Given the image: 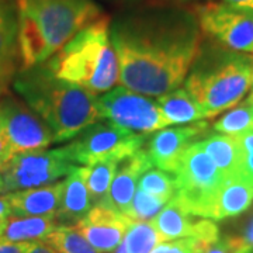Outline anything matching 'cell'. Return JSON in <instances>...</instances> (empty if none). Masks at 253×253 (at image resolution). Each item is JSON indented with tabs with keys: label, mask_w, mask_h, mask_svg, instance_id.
<instances>
[{
	"label": "cell",
	"mask_w": 253,
	"mask_h": 253,
	"mask_svg": "<svg viewBox=\"0 0 253 253\" xmlns=\"http://www.w3.org/2000/svg\"><path fill=\"white\" fill-rule=\"evenodd\" d=\"M75 166L62 146L52 151L16 154L1 166L4 191L13 193L52 184L58 179L68 176Z\"/></svg>",
	"instance_id": "cell-10"
},
{
	"label": "cell",
	"mask_w": 253,
	"mask_h": 253,
	"mask_svg": "<svg viewBox=\"0 0 253 253\" xmlns=\"http://www.w3.org/2000/svg\"><path fill=\"white\" fill-rule=\"evenodd\" d=\"M168 203H169L168 200L155 197L152 194H148L142 190L136 189L126 217L134 221H151Z\"/></svg>",
	"instance_id": "cell-28"
},
{
	"label": "cell",
	"mask_w": 253,
	"mask_h": 253,
	"mask_svg": "<svg viewBox=\"0 0 253 253\" xmlns=\"http://www.w3.org/2000/svg\"><path fill=\"white\" fill-rule=\"evenodd\" d=\"M235 136L244 155H253V129Z\"/></svg>",
	"instance_id": "cell-31"
},
{
	"label": "cell",
	"mask_w": 253,
	"mask_h": 253,
	"mask_svg": "<svg viewBox=\"0 0 253 253\" xmlns=\"http://www.w3.org/2000/svg\"><path fill=\"white\" fill-rule=\"evenodd\" d=\"M10 217H11V212H10L9 203L6 197H0V236L9 224Z\"/></svg>",
	"instance_id": "cell-32"
},
{
	"label": "cell",
	"mask_w": 253,
	"mask_h": 253,
	"mask_svg": "<svg viewBox=\"0 0 253 253\" xmlns=\"http://www.w3.org/2000/svg\"><path fill=\"white\" fill-rule=\"evenodd\" d=\"M251 106H252V107H253V104H251Z\"/></svg>",
	"instance_id": "cell-46"
},
{
	"label": "cell",
	"mask_w": 253,
	"mask_h": 253,
	"mask_svg": "<svg viewBox=\"0 0 253 253\" xmlns=\"http://www.w3.org/2000/svg\"><path fill=\"white\" fill-rule=\"evenodd\" d=\"M0 134L16 154L45 151L54 134L36 111L13 96L0 97Z\"/></svg>",
	"instance_id": "cell-11"
},
{
	"label": "cell",
	"mask_w": 253,
	"mask_h": 253,
	"mask_svg": "<svg viewBox=\"0 0 253 253\" xmlns=\"http://www.w3.org/2000/svg\"><path fill=\"white\" fill-rule=\"evenodd\" d=\"M93 207L86 184V166H75L63 180L59 207L55 212L58 226H75Z\"/></svg>",
	"instance_id": "cell-16"
},
{
	"label": "cell",
	"mask_w": 253,
	"mask_h": 253,
	"mask_svg": "<svg viewBox=\"0 0 253 253\" xmlns=\"http://www.w3.org/2000/svg\"><path fill=\"white\" fill-rule=\"evenodd\" d=\"M151 222L165 242L183 238H197L212 244L221 238L215 221L191 215L177 204L174 197L158 212L156 217L151 219Z\"/></svg>",
	"instance_id": "cell-14"
},
{
	"label": "cell",
	"mask_w": 253,
	"mask_h": 253,
	"mask_svg": "<svg viewBox=\"0 0 253 253\" xmlns=\"http://www.w3.org/2000/svg\"><path fill=\"white\" fill-rule=\"evenodd\" d=\"M244 170L253 176V155H244Z\"/></svg>",
	"instance_id": "cell-37"
},
{
	"label": "cell",
	"mask_w": 253,
	"mask_h": 253,
	"mask_svg": "<svg viewBox=\"0 0 253 253\" xmlns=\"http://www.w3.org/2000/svg\"><path fill=\"white\" fill-rule=\"evenodd\" d=\"M26 253H58L55 251L54 248H51L49 245L45 244V242H31L28 249L26 251Z\"/></svg>",
	"instance_id": "cell-34"
},
{
	"label": "cell",
	"mask_w": 253,
	"mask_h": 253,
	"mask_svg": "<svg viewBox=\"0 0 253 253\" xmlns=\"http://www.w3.org/2000/svg\"><path fill=\"white\" fill-rule=\"evenodd\" d=\"M114 4H120V6H129V7H135L136 4H139L142 0H106Z\"/></svg>",
	"instance_id": "cell-38"
},
{
	"label": "cell",
	"mask_w": 253,
	"mask_h": 253,
	"mask_svg": "<svg viewBox=\"0 0 253 253\" xmlns=\"http://www.w3.org/2000/svg\"><path fill=\"white\" fill-rule=\"evenodd\" d=\"M203 36L229 51L253 52V11L206 1L194 7Z\"/></svg>",
	"instance_id": "cell-9"
},
{
	"label": "cell",
	"mask_w": 253,
	"mask_h": 253,
	"mask_svg": "<svg viewBox=\"0 0 253 253\" xmlns=\"http://www.w3.org/2000/svg\"><path fill=\"white\" fill-rule=\"evenodd\" d=\"M174 180L177 204L194 217L212 219L218 193L226 177L199 142L191 145L183 155Z\"/></svg>",
	"instance_id": "cell-6"
},
{
	"label": "cell",
	"mask_w": 253,
	"mask_h": 253,
	"mask_svg": "<svg viewBox=\"0 0 253 253\" xmlns=\"http://www.w3.org/2000/svg\"><path fill=\"white\" fill-rule=\"evenodd\" d=\"M63 181L36 189L18 190L6 196L11 217H41L55 214L61 203Z\"/></svg>",
	"instance_id": "cell-17"
},
{
	"label": "cell",
	"mask_w": 253,
	"mask_h": 253,
	"mask_svg": "<svg viewBox=\"0 0 253 253\" xmlns=\"http://www.w3.org/2000/svg\"><path fill=\"white\" fill-rule=\"evenodd\" d=\"M55 214L41 217H10L0 236L3 242H38L44 241L56 228Z\"/></svg>",
	"instance_id": "cell-22"
},
{
	"label": "cell",
	"mask_w": 253,
	"mask_h": 253,
	"mask_svg": "<svg viewBox=\"0 0 253 253\" xmlns=\"http://www.w3.org/2000/svg\"><path fill=\"white\" fill-rule=\"evenodd\" d=\"M207 132L208 124L206 121L177 128H163L151 136L145 151L154 166L174 174L186 151L193 144L208 136Z\"/></svg>",
	"instance_id": "cell-12"
},
{
	"label": "cell",
	"mask_w": 253,
	"mask_h": 253,
	"mask_svg": "<svg viewBox=\"0 0 253 253\" xmlns=\"http://www.w3.org/2000/svg\"><path fill=\"white\" fill-rule=\"evenodd\" d=\"M138 190L170 201L176 194V180L172 173L165 172L161 169H149L139 179Z\"/></svg>",
	"instance_id": "cell-27"
},
{
	"label": "cell",
	"mask_w": 253,
	"mask_h": 253,
	"mask_svg": "<svg viewBox=\"0 0 253 253\" xmlns=\"http://www.w3.org/2000/svg\"><path fill=\"white\" fill-rule=\"evenodd\" d=\"M145 136L129 132L109 121L94 123L62 146L76 166H93L103 161H124L142 149Z\"/></svg>",
	"instance_id": "cell-7"
},
{
	"label": "cell",
	"mask_w": 253,
	"mask_h": 253,
	"mask_svg": "<svg viewBox=\"0 0 253 253\" xmlns=\"http://www.w3.org/2000/svg\"><path fill=\"white\" fill-rule=\"evenodd\" d=\"M246 249H253L245 244L241 236H226L219 238L217 242L206 246L203 253H242Z\"/></svg>",
	"instance_id": "cell-29"
},
{
	"label": "cell",
	"mask_w": 253,
	"mask_h": 253,
	"mask_svg": "<svg viewBox=\"0 0 253 253\" xmlns=\"http://www.w3.org/2000/svg\"><path fill=\"white\" fill-rule=\"evenodd\" d=\"M134 219L106 204L93 206L91 210L72 226L91 248L99 253H111L123 244L124 236Z\"/></svg>",
	"instance_id": "cell-13"
},
{
	"label": "cell",
	"mask_w": 253,
	"mask_h": 253,
	"mask_svg": "<svg viewBox=\"0 0 253 253\" xmlns=\"http://www.w3.org/2000/svg\"><path fill=\"white\" fill-rule=\"evenodd\" d=\"M252 54H253V52H252ZM252 59H253V55H252Z\"/></svg>",
	"instance_id": "cell-45"
},
{
	"label": "cell",
	"mask_w": 253,
	"mask_h": 253,
	"mask_svg": "<svg viewBox=\"0 0 253 253\" xmlns=\"http://www.w3.org/2000/svg\"><path fill=\"white\" fill-rule=\"evenodd\" d=\"M6 86H7V82L0 81V97L3 96V93L6 90Z\"/></svg>",
	"instance_id": "cell-43"
},
{
	"label": "cell",
	"mask_w": 253,
	"mask_h": 253,
	"mask_svg": "<svg viewBox=\"0 0 253 253\" xmlns=\"http://www.w3.org/2000/svg\"><path fill=\"white\" fill-rule=\"evenodd\" d=\"M168 126L172 124H194L206 120V114L199 103L186 89H176L158 97Z\"/></svg>",
	"instance_id": "cell-21"
},
{
	"label": "cell",
	"mask_w": 253,
	"mask_h": 253,
	"mask_svg": "<svg viewBox=\"0 0 253 253\" xmlns=\"http://www.w3.org/2000/svg\"><path fill=\"white\" fill-rule=\"evenodd\" d=\"M248 104H253V81H252V87H251V93H249V96H248V99L245 100Z\"/></svg>",
	"instance_id": "cell-42"
},
{
	"label": "cell",
	"mask_w": 253,
	"mask_h": 253,
	"mask_svg": "<svg viewBox=\"0 0 253 253\" xmlns=\"http://www.w3.org/2000/svg\"><path fill=\"white\" fill-rule=\"evenodd\" d=\"M151 168L152 162L144 148L121 161L118 163L117 172L104 204L126 215L138 189L139 179Z\"/></svg>",
	"instance_id": "cell-15"
},
{
	"label": "cell",
	"mask_w": 253,
	"mask_h": 253,
	"mask_svg": "<svg viewBox=\"0 0 253 253\" xmlns=\"http://www.w3.org/2000/svg\"><path fill=\"white\" fill-rule=\"evenodd\" d=\"M242 253H253V249H246V251H244Z\"/></svg>",
	"instance_id": "cell-44"
},
{
	"label": "cell",
	"mask_w": 253,
	"mask_h": 253,
	"mask_svg": "<svg viewBox=\"0 0 253 253\" xmlns=\"http://www.w3.org/2000/svg\"><path fill=\"white\" fill-rule=\"evenodd\" d=\"M253 203V176L244 172L226 177L218 193L212 221L241 215Z\"/></svg>",
	"instance_id": "cell-19"
},
{
	"label": "cell",
	"mask_w": 253,
	"mask_h": 253,
	"mask_svg": "<svg viewBox=\"0 0 253 253\" xmlns=\"http://www.w3.org/2000/svg\"><path fill=\"white\" fill-rule=\"evenodd\" d=\"M239 236H241V239H242L248 246L253 248V218L248 222V225L245 226L244 232Z\"/></svg>",
	"instance_id": "cell-36"
},
{
	"label": "cell",
	"mask_w": 253,
	"mask_h": 253,
	"mask_svg": "<svg viewBox=\"0 0 253 253\" xmlns=\"http://www.w3.org/2000/svg\"><path fill=\"white\" fill-rule=\"evenodd\" d=\"M252 81V56L203 40L184 89L199 103L206 120H210L238 106L251 91Z\"/></svg>",
	"instance_id": "cell-4"
},
{
	"label": "cell",
	"mask_w": 253,
	"mask_h": 253,
	"mask_svg": "<svg viewBox=\"0 0 253 253\" xmlns=\"http://www.w3.org/2000/svg\"><path fill=\"white\" fill-rule=\"evenodd\" d=\"M31 242H3L0 241V253H26Z\"/></svg>",
	"instance_id": "cell-30"
},
{
	"label": "cell",
	"mask_w": 253,
	"mask_h": 253,
	"mask_svg": "<svg viewBox=\"0 0 253 253\" xmlns=\"http://www.w3.org/2000/svg\"><path fill=\"white\" fill-rule=\"evenodd\" d=\"M110 38L121 84L159 97L184 83L199 55L203 33L193 10L159 3L118 14L110 21Z\"/></svg>",
	"instance_id": "cell-1"
},
{
	"label": "cell",
	"mask_w": 253,
	"mask_h": 253,
	"mask_svg": "<svg viewBox=\"0 0 253 253\" xmlns=\"http://www.w3.org/2000/svg\"><path fill=\"white\" fill-rule=\"evenodd\" d=\"M165 4H174V6H180L186 3H193V1H201V0H161Z\"/></svg>",
	"instance_id": "cell-39"
},
{
	"label": "cell",
	"mask_w": 253,
	"mask_h": 253,
	"mask_svg": "<svg viewBox=\"0 0 253 253\" xmlns=\"http://www.w3.org/2000/svg\"><path fill=\"white\" fill-rule=\"evenodd\" d=\"M18 16L16 0H0V81L9 82L17 73Z\"/></svg>",
	"instance_id": "cell-18"
},
{
	"label": "cell",
	"mask_w": 253,
	"mask_h": 253,
	"mask_svg": "<svg viewBox=\"0 0 253 253\" xmlns=\"http://www.w3.org/2000/svg\"><path fill=\"white\" fill-rule=\"evenodd\" d=\"M165 242L151 221H132L126 231L123 246L126 253H149Z\"/></svg>",
	"instance_id": "cell-24"
},
{
	"label": "cell",
	"mask_w": 253,
	"mask_h": 253,
	"mask_svg": "<svg viewBox=\"0 0 253 253\" xmlns=\"http://www.w3.org/2000/svg\"><path fill=\"white\" fill-rule=\"evenodd\" d=\"M168 248H169V242H163V244L158 245L154 251H151L149 253H168Z\"/></svg>",
	"instance_id": "cell-40"
},
{
	"label": "cell",
	"mask_w": 253,
	"mask_h": 253,
	"mask_svg": "<svg viewBox=\"0 0 253 253\" xmlns=\"http://www.w3.org/2000/svg\"><path fill=\"white\" fill-rule=\"evenodd\" d=\"M21 69L48 61L103 13L94 0H16Z\"/></svg>",
	"instance_id": "cell-2"
},
{
	"label": "cell",
	"mask_w": 253,
	"mask_h": 253,
	"mask_svg": "<svg viewBox=\"0 0 253 253\" xmlns=\"http://www.w3.org/2000/svg\"><path fill=\"white\" fill-rule=\"evenodd\" d=\"M6 193L4 191V180H3V173H1V168H0V194Z\"/></svg>",
	"instance_id": "cell-41"
},
{
	"label": "cell",
	"mask_w": 253,
	"mask_h": 253,
	"mask_svg": "<svg viewBox=\"0 0 253 253\" xmlns=\"http://www.w3.org/2000/svg\"><path fill=\"white\" fill-rule=\"evenodd\" d=\"M100 120H107L129 132L146 136L168 126L158 101L124 86L97 97Z\"/></svg>",
	"instance_id": "cell-8"
},
{
	"label": "cell",
	"mask_w": 253,
	"mask_h": 253,
	"mask_svg": "<svg viewBox=\"0 0 253 253\" xmlns=\"http://www.w3.org/2000/svg\"><path fill=\"white\" fill-rule=\"evenodd\" d=\"M199 144L225 177L244 172V152L236 136L210 135L199 141Z\"/></svg>",
	"instance_id": "cell-20"
},
{
	"label": "cell",
	"mask_w": 253,
	"mask_h": 253,
	"mask_svg": "<svg viewBox=\"0 0 253 253\" xmlns=\"http://www.w3.org/2000/svg\"><path fill=\"white\" fill-rule=\"evenodd\" d=\"M13 86L49 126L55 142L73 139L100 120L96 94L58 78L46 62L21 69Z\"/></svg>",
	"instance_id": "cell-3"
},
{
	"label": "cell",
	"mask_w": 253,
	"mask_h": 253,
	"mask_svg": "<svg viewBox=\"0 0 253 253\" xmlns=\"http://www.w3.org/2000/svg\"><path fill=\"white\" fill-rule=\"evenodd\" d=\"M58 253H99L73 228L56 226L44 241Z\"/></svg>",
	"instance_id": "cell-26"
},
{
	"label": "cell",
	"mask_w": 253,
	"mask_h": 253,
	"mask_svg": "<svg viewBox=\"0 0 253 253\" xmlns=\"http://www.w3.org/2000/svg\"><path fill=\"white\" fill-rule=\"evenodd\" d=\"M214 131L221 135L235 136L253 129V107L246 101L229 109L214 123Z\"/></svg>",
	"instance_id": "cell-25"
},
{
	"label": "cell",
	"mask_w": 253,
	"mask_h": 253,
	"mask_svg": "<svg viewBox=\"0 0 253 253\" xmlns=\"http://www.w3.org/2000/svg\"><path fill=\"white\" fill-rule=\"evenodd\" d=\"M52 72L93 94L107 93L120 82V66L110 38V20L100 17L45 61Z\"/></svg>",
	"instance_id": "cell-5"
},
{
	"label": "cell",
	"mask_w": 253,
	"mask_h": 253,
	"mask_svg": "<svg viewBox=\"0 0 253 253\" xmlns=\"http://www.w3.org/2000/svg\"><path fill=\"white\" fill-rule=\"evenodd\" d=\"M222 3H225L228 6H232V7H236V9L253 11V0H222Z\"/></svg>",
	"instance_id": "cell-35"
},
{
	"label": "cell",
	"mask_w": 253,
	"mask_h": 253,
	"mask_svg": "<svg viewBox=\"0 0 253 253\" xmlns=\"http://www.w3.org/2000/svg\"><path fill=\"white\" fill-rule=\"evenodd\" d=\"M13 156H14V152L11 151L9 142L0 134V168L6 162H9Z\"/></svg>",
	"instance_id": "cell-33"
},
{
	"label": "cell",
	"mask_w": 253,
	"mask_h": 253,
	"mask_svg": "<svg viewBox=\"0 0 253 253\" xmlns=\"http://www.w3.org/2000/svg\"><path fill=\"white\" fill-rule=\"evenodd\" d=\"M118 163V161H103L93 166H86V184L93 206L104 204L117 172Z\"/></svg>",
	"instance_id": "cell-23"
}]
</instances>
